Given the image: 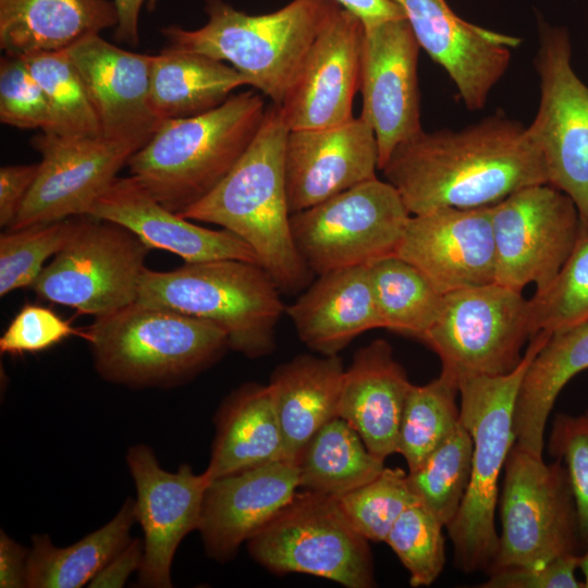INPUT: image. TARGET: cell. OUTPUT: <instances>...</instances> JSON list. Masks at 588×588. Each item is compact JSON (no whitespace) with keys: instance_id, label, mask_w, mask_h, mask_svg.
<instances>
[{"instance_id":"cell-1","label":"cell","mask_w":588,"mask_h":588,"mask_svg":"<svg viewBox=\"0 0 588 588\" xmlns=\"http://www.w3.org/2000/svg\"><path fill=\"white\" fill-rule=\"evenodd\" d=\"M380 171L412 216L491 206L520 188L548 184L527 127L502 111L460 131L422 130L399 144Z\"/></svg>"},{"instance_id":"cell-2","label":"cell","mask_w":588,"mask_h":588,"mask_svg":"<svg viewBox=\"0 0 588 588\" xmlns=\"http://www.w3.org/2000/svg\"><path fill=\"white\" fill-rule=\"evenodd\" d=\"M289 128L280 107L268 105L254 139L223 180L179 215L213 223L243 240L281 292L305 290L314 273L301 257L291 230L285 181Z\"/></svg>"},{"instance_id":"cell-3","label":"cell","mask_w":588,"mask_h":588,"mask_svg":"<svg viewBox=\"0 0 588 588\" xmlns=\"http://www.w3.org/2000/svg\"><path fill=\"white\" fill-rule=\"evenodd\" d=\"M261 94L231 95L198 115L163 121L127 161L130 173L161 205L180 213L231 171L260 127Z\"/></svg>"},{"instance_id":"cell-4","label":"cell","mask_w":588,"mask_h":588,"mask_svg":"<svg viewBox=\"0 0 588 588\" xmlns=\"http://www.w3.org/2000/svg\"><path fill=\"white\" fill-rule=\"evenodd\" d=\"M540 331L530 339L520 364L502 376H476L458 381L461 421L473 438L471 473L463 502L445 527L458 569L487 572L494 559L499 534L495 507L499 479L515 444L514 408L524 375L550 338Z\"/></svg>"},{"instance_id":"cell-5","label":"cell","mask_w":588,"mask_h":588,"mask_svg":"<svg viewBox=\"0 0 588 588\" xmlns=\"http://www.w3.org/2000/svg\"><path fill=\"white\" fill-rule=\"evenodd\" d=\"M97 373L130 388H171L213 365L229 347L217 324L135 302L82 330Z\"/></svg>"},{"instance_id":"cell-6","label":"cell","mask_w":588,"mask_h":588,"mask_svg":"<svg viewBox=\"0 0 588 588\" xmlns=\"http://www.w3.org/2000/svg\"><path fill=\"white\" fill-rule=\"evenodd\" d=\"M208 22L197 29H161L169 46L231 63L249 85L280 105L315 39L342 8L335 0H292L250 15L224 0H205Z\"/></svg>"},{"instance_id":"cell-7","label":"cell","mask_w":588,"mask_h":588,"mask_svg":"<svg viewBox=\"0 0 588 588\" xmlns=\"http://www.w3.org/2000/svg\"><path fill=\"white\" fill-rule=\"evenodd\" d=\"M280 293L259 264L220 259L170 271L145 268L136 302L210 321L226 333L230 348L259 358L275 348L286 308Z\"/></svg>"},{"instance_id":"cell-8","label":"cell","mask_w":588,"mask_h":588,"mask_svg":"<svg viewBox=\"0 0 588 588\" xmlns=\"http://www.w3.org/2000/svg\"><path fill=\"white\" fill-rule=\"evenodd\" d=\"M500 519L498 548L487 574L579 554L576 502L561 460L548 464L515 443L504 465Z\"/></svg>"},{"instance_id":"cell-9","label":"cell","mask_w":588,"mask_h":588,"mask_svg":"<svg viewBox=\"0 0 588 588\" xmlns=\"http://www.w3.org/2000/svg\"><path fill=\"white\" fill-rule=\"evenodd\" d=\"M247 549L258 564L278 575L308 574L347 588L376 586L368 540L332 497L296 493L247 541Z\"/></svg>"},{"instance_id":"cell-10","label":"cell","mask_w":588,"mask_h":588,"mask_svg":"<svg viewBox=\"0 0 588 588\" xmlns=\"http://www.w3.org/2000/svg\"><path fill=\"white\" fill-rule=\"evenodd\" d=\"M397 191L378 177L291 215L296 248L320 275L396 254L411 218Z\"/></svg>"},{"instance_id":"cell-11","label":"cell","mask_w":588,"mask_h":588,"mask_svg":"<svg viewBox=\"0 0 588 588\" xmlns=\"http://www.w3.org/2000/svg\"><path fill=\"white\" fill-rule=\"evenodd\" d=\"M532 338L528 299L497 282L443 295L438 318L420 339L457 381L502 376L522 362Z\"/></svg>"},{"instance_id":"cell-12","label":"cell","mask_w":588,"mask_h":588,"mask_svg":"<svg viewBox=\"0 0 588 588\" xmlns=\"http://www.w3.org/2000/svg\"><path fill=\"white\" fill-rule=\"evenodd\" d=\"M535 68L540 99L527 133L539 148L548 184L574 201L588 233V86L572 68L567 29L538 21Z\"/></svg>"},{"instance_id":"cell-13","label":"cell","mask_w":588,"mask_h":588,"mask_svg":"<svg viewBox=\"0 0 588 588\" xmlns=\"http://www.w3.org/2000/svg\"><path fill=\"white\" fill-rule=\"evenodd\" d=\"M149 249L124 226L83 215L32 287L41 299L106 316L137 301Z\"/></svg>"},{"instance_id":"cell-14","label":"cell","mask_w":588,"mask_h":588,"mask_svg":"<svg viewBox=\"0 0 588 588\" xmlns=\"http://www.w3.org/2000/svg\"><path fill=\"white\" fill-rule=\"evenodd\" d=\"M495 282L522 292L550 285L581 233L572 198L550 184L520 188L491 205Z\"/></svg>"},{"instance_id":"cell-15","label":"cell","mask_w":588,"mask_h":588,"mask_svg":"<svg viewBox=\"0 0 588 588\" xmlns=\"http://www.w3.org/2000/svg\"><path fill=\"white\" fill-rule=\"evenodd\" d=\"M41 155L37 177L8 230L87 215L140 145L102 136L66 137L41 132L32 140Z\"/></svg>"},{"instance_id":"cell-16","label":"cell","mask_w":588,"mask_h":588,"mask_svg":"<svg viewBox=\"0 0 588 588\" xmlns=\"http://www.w3.org/2000/svg\"><path fill=\"white\" fill-rule=\"evenodd\" d=\"M419 50L406 19L365 26L359 117L376 135L378 170L383 168L399 144L422 131L417 71Z\"/></svg>"},{"instance_id":"cell-17","label":"cell","mask_w":588,"mask_h":588,"mask_svg":"<svg viewBox=\"0 0 588 588\" xmlns=\"http://www.w3.org/2000/svg\"><path fill=\"white\" fill-rule=\"evenodd\" d=\"M126 464L136 488L135 517L144 534L137 584L170 588L175 551L186 535L198 530L210 478L205 471L195 474L187 464L173 473L163 469L145 444L127 450Z\"/></svg>"},{"instance_id":"cell-18","label":"cell","mask_w":588,"mask_h":588,"mask_svg":"<svg viewBox=\"0 0 588 588\" xmlns=\"http://www.w3.org/2000/svg\"><path fill=\"white\" fill-rule=\"evenodd\" d=\"M395 255L442 295L495 282L491 206L411 216Z\"/></svg>"},{"instance_id":"cell-19","label":"cell","mask_w":588,"mask_h":588,"mask_svg":"<svg viewBox=\"0 0 588 588\" xmlns=\"http://www.w3.org/2000/svg\"><path fill=\"white\" fill-rule=\"evenodd\" d=\"M391 1L403 11L420 48L450 76L465 107L481 110L520 38L463 20L446 0Z\"/></svg>"},{"instance_id":"cell-20","label":"cell","mask_w":588,"mask_h":588,"mask_svg":"<svg viewBox=\"0 0 588 588\" xmlns=\"http://www.w3.org/2000/svg\"><path fill=\"white\" fill-rule=\"evenodd\" d=\"M363 22L341 8L315 39L280 105L290 131L347 122L359 89Z\"/></svg>"},{"instance_id":"cell-21","label":"cell","mask_w":588,"mask_h":588,"mask_svg":"<svg viewBox=\"0 0 588 588\" xmlns=\"http://www.w3.org/2000/svg\"><path fill=\"white\" fill-rule=\"evenodd\" d=\"M285 181L291 213L377 177L378 145L360 117L342 124L289 131Z\"/></svg>"},{"instance_id":"cell-22","label":"cell","mask_w":588,"mask_h":588,"mask_svg":"<svg viewBox=\"0 0 588 588\" xmlns=\"http://www.w3.org/2000/svg\"><path fill=\"white\" fill-rule=\"evenodd\" d=\"M98 118L100 136L142 147L162 123L150 105L154 56L127 51L89 35L65 49Z\"/></svg>"},{"instance_id":"cell-23","label":"cell","mask_w":588,"mask_h":588,"mask_svg":"<svg viewBox=\"0 0 588 588\" xmlns=\"http://www.w3.org/2000/svg\"><path fill=\"white\" fill-rule=\"evenodd\" d=\"M298 487L297 467L286 460L211 479L198 527L208 556L232 559L293 500Z\"/></svg>"},{"instance_id":"cell-24","label":"cell","mask_w":588,"mask_h":588,"mask_svg":"<svg viewBox=\"0 0 588 588\" xmlns=\"http://www.w3.org/2000/svg\"><path fill=\"white\" fill-rule=\"evenodd\" d=\"M87 215L120 224L149 248L173 253L185 262L235 259L259 264L255 252L238 236L195 224L171 211L132 175L117 177Z\"/></svg>"},{"instance_id":"cell-25","label":"cell","mask_w":588,"mask_h":588,"mask_svg":"<svg viewBox=\"0 0 588 588\" xmlns=\"http://www.w3.org/2000/svg\"><path fill=\"white\" fill-rule=\"evenodd\" d=\"M412 384L384 340L360 347L344 371L339 416L382 460L397 452L400 424Z\"/></svg>"},{"instance_id":"cell-26","label":"cell","mask_w":588,"mask_h":588,"mask_svg":"<svg viewBox=\"0 0 588 588\" xmlns=\"http://www.w3.org/2000/svg\"><path fill=\"white\" fill-rule=\"evenodd\" d=\"M285 313L299 340L311 351L338 355L359 334L384 329L369 266L350 267L317 275Z\"/></svg>"},{"instance_id":"cell-27","label":"cell","mask_w":588,"mask_h":588,"mask_svg":"<svg viewBox=\"0 0 588 588\" xmlns=\"http://www.w3.org/2000/svg\"><path fill=\"white\" fill-rule=\"evenodd\" d=\"M344 367L338 355L303 354L279 365L267 384L293 462L308 440L339 416Z\"/></svg>"},{"instance_id":"cell-28","label":"cell","mask_w":588,"mask_h":588,"mask_svg":"<svg viewBox=\"0 0 588 588\" xmlns=\"http://www.w3.org/2000/svg\"><path fill=\"white\" fill-rule=\"evenodd\" d=\"M117 23L108 0H0V47L17 57L65 50Z\"/></svg>"},{"instance_id":"cell-29","label":"cell","mask_w":588,"mask_h":588,"mask_svg":"<svg viewBox=\"0 0 588 588\" xmlns=\"http://www.w3.org/2000/svg\"><path fill=\"white\" fill-rule=\"evenodd\" d=\"M211 479L284 460L283 437L268 385L249 382L231 392L216 417Z\"/></svg>"},{"instance_id":"cell-30","label":"cell","mask_w":588,"mask_h":588,"mask_svg":"<svg viewBox=\"0 0 588 588\" xmlns=\"http://www.w3.org/2000/svg\"><path fill=\"white\" fill-rule=\"evenodd\" d=\"M588 369V319L560 329L529 364L514 408L515 443L542 455L544 430L553 405L567 382Z\"/></svg>"},{"instance_id":"cell-31","label":"cell","mask_w":588,"mask_h":588,"mask_svg":"<svg viewBox=\"0 0 588 588\" xmlns=\"http://www.w3.org/2000/svg\"><path fill=\"white\" fill-rule=\"evenodd\" d=\"M244 85L248 79L232 65L168 46L152 58L150 105L161 122L189 118L217 108Z\"/></svg>"},{"instance_id":"cell-32","label":"cell","mask_w":588,"mask_h":588,"mask_svg":"<svg viewBox=\"0 0 588 588\" xmlns=\"http://www.w3.org/2000/svg\"><path fill=\"white\" fill-rule=\"evenodd\" d=\"M135 520L134 501L128 498L110 522L69 547H56L46 534L34 535L27 559L26 587L88 586L130 542Z\"/></svg>"},{"instance_id":"cell-33","label":"cell","mask_w":588,"mask_h":588,"mask_svg":"<svg viewBox=\"0 0 588 588\" xmlns=\"http://www.w3.org/2000/svg\"><path fill=\"white\" fill-rule=\"evenodd\" d=\"M294 463L299 487L335 499L372 480L384 468V460L372 454L340 416L308 440Z\"/></svg>"},{"instance_id":"cell-34","label":"cell","mask_w":588,"mask_h":588,"mask_svg":"<svg viewBox=\"0 0 588 588\" xmlns=\"http://www.w3.org/2000/svg\"><path fill=\"white\" fill-rule=\"evenodd\" d=\"M369 273L384 329L420 340L438 318L443 295L396 255L371 264Z\"/></svg>"},{"instance_id":"cell-35","label":"cell","mask_w":588,"mask_h":588,"mask_svg":"<svg viewBox=\"0 0 588 588\" xmlns=\"http://www.w3.org/2000/svg\"><path fill=\"white\" fill-rule=\"evenodd\" d=\"M458 381L440 372L424 385L412 384L406 396L397 438V452L416 469L461 422L456 403Z\"/></svg>"},{"instance_id":"cell-36","label":"cell","mask_w":588,"mask_h":588,"mask_svg":"<svg viewBox=\"0 0 588 588\" xmlns=\"http://www.w3.org/2000/svg\"><path fill=\"white\" fill-rule=\"evenodd\" d=\"M473 438L461 421L414 470L407 473L417 502L446 527L465 497L471 473Z\"/></svg>"},{"instance_id":"cell-37","label":"cell","mask_w":588,"mask_h":588,"mask_svg":"<svg viewBox=\"0 0 588 588\" xmlns=\"http://www.w3.org/2000/svg\"><path fill=\"white\" fill-rule=\"evenodd\" d=\"M22 58L49 101L52 127L47 133L66 137L100 136L86 85L68 52H36Z\"/></svg>"},{"instance_id":"cell-38","label":"cell","mask_w":588,"mask_h":588,"mask_svg":"<svg viewBox=\"0 0 588 588\" xmlns=\"http://www.w3.org/2000/svg\"><path fill=\"white\" fill-rule=\"evenodd\" d=\"M82 216L51 223L8 230L0 235V296L32 287L44 262L75 234Z\"/></svg>"},{"instance_id":"cell-39","label":"cell","mask_w":588,"mask_h":588,"mask_svg":"<svg viewBox=\"0 0 588 588\" xmlns=\"http://www.w3.org/2000/svg\"><path fill=\"white\" fill-rule=\"evenodd\" d=\"M532 336L588 319V233H580L569 257L543 291L528 299Z\"/></svg>"},{"instance_id":"cell-40","label":"cell","mask_w":588,"mask_h":588,"mask_svg":"<svg viewBox=\"0 0 588 588\" xmlns=\"http://www.w3.org/2000/svg\"><path fill=\"white\" fill-rule=\"evenodd\" d=\"M338 500L363 537L383 542L402 513L418 503L409 488L407 473L387 467L376 478Z\"/></svg>"},{"instance_id":"cell-41","label":"cell","mask_w":588,"mask_h":588,"mask_svg":"<svg viewBox=\"0 0 588 588\" xmlns=\"http://www.w3.org/2000/svg\"><path fill=\"white\" fill-rule=\"evenodd\" d=\"M443 525L421 504L406 509L384 542L409 573L413 587L430 586L445 564Z\"/></svg>"},{"instance_id":"cell-42","label":"cell","mask_w":588,"mask_h":588,"mask_svg":"<svg viewBox=\"0 0 588 588\" xmlns=\"http://www.w3.org/2000/svg\"><path fill=\"white\" fill-rule=\"evenodd\" d=\"M0 120L19 128L51 131L49 101L22 57L4 54L1 58Z\"/></svg>"},{"instance_id":"cell-43","label":"cell","mask_w":588,"mask_h":588,"mask_svg":"<svg viewBox=\"0 0 588 588\" xmlns=\"http://www.w3.org/2000/svg\"><path fill=\"white\" fill-rule=\"evenodd\" d=\"M552 457L566 467L576 502L581 546L588 547V411L555 416L548 441Z\"/></svg>"},{"instance_id":"cell-44","label":"cell","mask_w":588,"mask_h":588,"mask_svg":"<svg viewBox=\"0 0 588 588\" xmlns=\"http://www.w3.org/2000/svg\"><path fill=\"white\" fill-rule=\"evenodd\" d=\"M82 330L48 307L25 304L0 338V352L12 356L46 351Z\"/></svg>"},{"instance_id":"cell-45","label":"cell","mask_w":588,"mask_h":588,"mask_svg":"<svg viewBox=\"0 0 588 588\" xmlns=\"http://www.w3.org/2000/svg\"><path fill=\"white\" fill-rule=\"evenodd\" d=\"M580 554L554 559L543 565L506 567L488 574L483 588H580L576 578Z\"/></svg>"},{"instance_id":"cell-46","label":"cell","mask_w":588,"mask_h":588,"mask_svg":"<svg viewBox=\"0 0 588 588\" xmlns=\"http://www.w3.org/2000/svg\"><path fill=\"white\" fill-rule=\"evenodd\" d=\"M39 170V163L5 166L0 169V225L15 220Z\"/></svg>"},{"instance_id":"cell-47","label":"cell","mask_w":588,"mask_h":588,"mask_svg":"<svg viewBox=\"0 0 588 588\" xmlns=\"http://www.w3.org/2000/svg\"><path fill=\"white\" fill-rule=\"evenodd\" d=\"M144 546L138 538L118 552L88 584L93 588H120L130 575L138 571L143 561Z\"/></svg>"},{"instance_id":"cell-48","label":"cell","mask_w":588,"mask_h":588,"mask_svg":"<svg viewBox=\"0 0 588 588\" xmlns=\"http://www.w3.org/2000/svg\"><path fill=\"white\" fill-rule=\"evenodd\" d=\"M25 548L3 530L0 532V587H26L27 559Z\"/></svg>"},{"instance_id":"cell-49","label":"cell","mask_w":588,"mask_h":588,"mask_svg":"<svg viewBox=\"0 0 588 588\" xmlns=\"http://www.w3.org/2000/svg\"><path fill=\"white\" fill-rule=\"evenodd\" d=\"M356 15L363 24L372 25L388 20L405 19L401 8L391 0H335Z\"/></svg>"},{"instance_id":"cell-50","label":"cell","mask_w":588,"mask_h":588,"mask_svg":"<svg viewBox=\"0 0 588 588\" xmlns=\"http://www.w3.org/2000/svg\"><path fill=\"white\" fill-rule=\"evenodd\" d=\"M147 0H113L118 14L114 36L121 41L131 46H137L138 17L143 4ZM152 4L155 0H148Z\"/></svg>"},{"instance_id":"cell-51","label":"cell","mask_w":588,"mask_h":588,"mask_svg":"<svg viewBox=\"0 0 588 588\" xmlns=\"http://www.w3.org/2000/svg\"><path fill=\"white\" fill-rule=\"evenodd\" d=\"M578 568L581 569L584 575V587L588 588V547L585 549L584 553L579 556Z\"/></svg>"}]
</instances>
